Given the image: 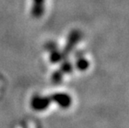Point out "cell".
Wrapping results in <instances>:
<instances>
[{"label": "cell", "instance_id": "1", "mask_svg": "<svg viewBox=\"0 0 129 128\" xmlns=\"http://www.w3.org/2000/svg\"><path fill=\"white\" fill-rule=\"evenodd\" d=\"M55 99L57 101V102L58 103L60 106L62 107H68L70 104L71 99L70 97L66 94H57L56 95Z\"/></svg>", "mask_w": 129, "mask_h": 128}]
</instances>
